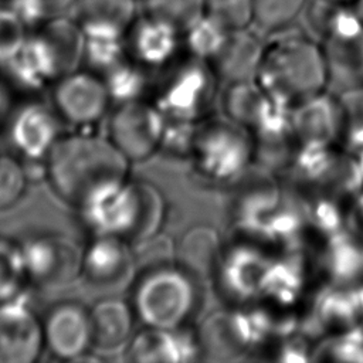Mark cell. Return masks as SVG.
Wrapping results in <instances>:
<instances>
[{"label": "cell", "instance_id": "obj_31", "mask_svg": "<svg viewBox=\"0 0 363 363\" xmlns=\"http://www.w3.org/2000/svg\"><path fill=\"white\" fill-rule=\"evenodd\" d=\"M308 0H252V23L265 31H279L289 27Z\"/></svg>", "mask_w": 363, "mask_h": 363}, {"label": "cell", "instance_id": "obj_11", "mask_svg": "<svg viewBox=\"0 0 363 363\" xmlns=\"http://www.w3.org/2000/svg\"><path fill=\"white\" fill-rule=\"evenodd\" d=\"M44 350L57 360H86L94 350L89 308L78 301H60L54 303L44 318Z\"/></svg>", "mask_w": 363, "mask_h": 363}, {"label": "cell", "instance_id": "obj_15", "mask_svg": "<svg viewBox=\"0 0 363 363\" xmlns=\"http://www.w3.org/2000/svg\"><path fill=\"white\" fill-rule=\"evenodd\" d=\"M122 352L128 362L179 363L196 360L203 349L200 339L187 326L179 329L143 326L133 333Z\"/></svg>", "mask_w": 363, "mask_h": 363}, {"label": "cell", "instance_id": "obj_29", "mask_svg": "<svg viewBox=\"0 0 363 363\" xmlns=\"http://www.w3.org/2000/svg\"><path fill=\"white\" fill-rule=\"evenodd\" d=\"M228 30L204 14L183 33V48L206 61H210L224 44Z\"/></svg>", "mask_w": 363, "mask_h": 363}, {"label": "cell", "instance_id": "obj_16", "mask_svg": "<svg viewBox=\"0 0 363 363\" xmlns=\"http://www.w3.org/2000/svg\"><path fill=\"white\" fill-rule=\"evenodd\" d=\"M289 122L299 146H333L342 140L339 101L326 91L291 108Z\"/></svg>", "mask_w": 363, "mask_h": 363}, {"label": "cell", "instance_id": "obj_14", "mask_svg": "<svg viewBox=\"0 0 363 363\" xmlns=\"http://www.w3.org/2000/svg\"><path fill=\"white\" fill-rule=\"evenodd\" d=\"M130 60L152 71H160L183 50V34L174 26L142 13L125 34Z\"/></svg>", "mask_w": 363, "mask_h": 363}, {"label": "cell", "instance_id": "obj_3", "mask_svg": "<svg viewBox=\"0 0 363 363\" xmlns=\"http://www.w3.org/2000/svg\"><path fill=\"white\" fill-rule=\"evenodd\" d=\"M77 213L92 235H116L138 248L157 238L166 221L167 204L153 183L129 177Z\"/></svg>", "mask_w": 363, "mask_h": 363}, {"label": "cell", "instance_id": "obj_35", "mask_svg": "<svg viewBox=\"0 0 363 363\" xmlns=\"http://www.w3.org/2000/svg\"><path fill=\"white\" fill-rule=\"evenodd\" d=\"M44 21L52 17H58V16H67L68 10L75 9L78 0H33Z\"/></svg>", "mask_w": 363, "mask_h": 363}, {"label": "cell", "instance_id": "obj_24", "mask_svg": "<svg viewBox=\"0 0 363 363\" xmlns=\"http://www.w3.org/2000/svg\"><path fill=\"white\" fill-rule=\"evenodd\" d=\"M147 72L149 69L128 57L112 71L104 75L102 78L109 91L112 104L118 105L145 99L147 92L152 89Z\"/></svg>", "mask_w": 363, "mask_h": 363}, {"label": "cell", "instance_id": "obj_22", "mask_svg": "<svg viewBox=\"0 0 363 363\" xmlns=\"http://www.w3.org/2000/svg\"><path fill=\"white\" fill-rule=\"evenodd\" d=\"M224 116L254 132L272 112L275 104L255 79L230 84L224 98Z\"/></svg>", "mask_w": 363, "mask_h": 363}, {"label": "cell", "instance_id": "obj_2", "mask_svg": "<svg viewBox=\"0 0 363 363\" xmlns=\"http://www.w3.org/2000/svg\"><path fill=\"white\" fill-rule=\"evenodd\" d=\"M255 81L278 106L295 105L329 88L320 43L301 33H288L264 43Z\"/></svg>", "mask_w": 363, "mask_h": 363}, {"label": "cell", "instance_id": "obj_1", "mask_svg": "<svg viewBox=\"0 0 363 363\" xmlns=\"http://www.w3.org/2000/svg\"><path fill=\"white\" fill-rule=\"evenodd\" d=\"M130 164L106 135L89 129L62 133L43 163L51 191L75 211L123 184Z\"/></svg>", "mask_w": 363, "mask_h": 363}, {"label": "cell", "instance_id": "obj_20", "mask_svg": "<svg viewBox=\"0 0 363 363\" xmlns=\"http://www.w3.org/2000/svg\"><path fill=\"white\" fill-rule=\"evenodd\" d=\"M139 0H78L75 20L85 35L125 37L136 20Z\"/></svg>", "mask_w": 363, "mask_h": 363}, {"label": "cell", "instance_id": "obj_36", "mask_svg": "<svg viewBox=\"0 0 363 363\" xmlns=\"http://www.w3.org/2000/svg\"><path fill=\"white\" fill-rule=\"evenodd\" d=\"M11 92L7 88V85L0 78V126H4L7 116L11 111V102H10Z\"/></svg>", "mask_w": 363, "mask_h": 363}, {"label": "cell", "instance_id": "obj_37", "mask_svg": "<svg viewBox=\"0 0 363 363\" xmlns=\"http://www.w3.org/2000/svg\"><path fill=\"white\" fill-rule=\"evenodd\" d=\"M350 7L353 9V11L357 14V17L363 21V0H354Z\"/></svg>", "mask_w": 363, "mask_h": 363}, {"label": "cell", "instance_id": "obj_30", "mask_svg": "<svg viewBox=\"0 0 363 363\" xmlns=\"http://www.w3.org/2000/svg\"><path fill=\"white\" fill-rule=\"evenodd\" d=\"M28 186L26 162L13 152H0V211L17 206Z\"/></svg>", "mask_w": 363, "mask_h": 363}, {"label": "cell", "instance_id": "obj_19", "mask_svg": "<svg viewBox=\"0 0 363 363\" xmlns=\"http://www.w3.org/2000/svg\"><path fill=\"white\" fill-rule=\"evenodd\" d=\"M264 43L248 28L230 31L218 52L208 61L218 81L228 84L255 79Z\"/></svg>", "mask_w": 363, "mask_h": 363}, {"label": "cell", "instance_id": "obj_10", "mask_svg": "<svg viewBox=\"0 0 363 363\" xmlns=\"http://www.w3.org/2000/svg\"><path fill=\"white\" fill-rule=\"evenodd\" d=\"M51 105L64 123L91 129L106 116L113 104L104 78L78 68L52 84Z\"/></svg>", "mask_w": 363, "mask_h": 363}, {"label": "cell", "instance_id": "obj_21", "mask_svg": "<svg viewBox=\"0 0 363 363\" xmlns=\"http://www.w3.org/2000/svg\"><path fill=\"white\" fill-rule=\"evenodd\" d=\"M323 267L333 285L356 286L363 282V242L346 230L330 235Z\"/></svg>", "mask_w": 363, "mask_h": 363}, {"label": "cell", "instance_id": "obj_8", "mask_svg": "<svg viewBox=\"0 0 363 363\" xmlns=\"http://www.w3.org/2000/svg\"><path fill=\"white\" fill-rule=\"evenodd\" d=\"M166 116L147 98L118 104L112 109L106 136L130 162H145L160 152Z\"/></svg>", "mask_w": 363, "mask_h": 363}, {"label": "cell", "instance_id": "obj_17", "mask_svg": "<svg viewBox=\"0 0 363 363\" xmlns=\"http://www.w3.org/2000/svg\"><path fill=\"white\" fill-rule=\"evenodd\" d=\"M94 352L112 353L123 350L136 332L138 318L130 301L105 295L89 306Z\"/></svg>", "mask_w": 363, "mask_h": 363}, {"label": "cell", "instance_id": "obj_25", "mask_svg": "<svg viewBox=\"0 0 363 363\" xmlns=\"http://www.w3.org/2000/svg\"><path fill=\"white\" fill-rule=\"evenodd\" d=\"M27 285L20 241L0 234V303L21 296Z\"/></svg>", "mask_w": 363, "mask_h": 363}, {"label": "cell", "instance_id": "obj_5", "mask_svg": "<svg viewBox=\"0 0 363 363\" xmlns=\"http://www.w3.org/2000/svg\"><path fill=\"white\" fill-rule=\"evenodd\" d=\"M189 160L206 180L234 182L254 160L252 133L227 116L204 118L197 122Z\"/></svg>", "mask_w": 363, "mask_h": 363}, {"label": "cell", "instance_id": "obj_27", "mask_svg": "<svg viewBox=\"0 0 363 363\" xmlns=\"http://www.w3.org/2000/svg\"><path fill=\"white\" fill-rule=\"evenodd\" d=\"M142 13L174 26L182 34L206 14V0H140Z\"/></svg>", "mask_w": 363, "mask_h": 363}, {"label": "cell", "instance_id": "obj_9", "mask_svg": "<svg viewBox=\"0 0 363 363\" xmlns=\"http://www.w3.org/2000/svg\"><path fill=\"white\" fill-rule=\"evenodd\" d=\"M62 121L51 104L28 98L11 111L4 123L11 152L26 163H44L62 136Z\"/></svg>", "mask_w": 363, "mask_h": 363}, {"label": "cell", "instance_id": "obj_34", "mask_svg": "<svg viewBox=\"0 0 363 363\" xmlns=\"http://www.w3.org/2000/svg\"><path fill=\"white\" fill-rule=\"evenodd\" d=\"M343 211L345 230L363 242V187L347 200Z\"/></svg>", "mask_w": 363, "mask_h": 363}, {"label": "cell", "instance_id": "obj_38", "mask_svg": "<svg viewBox=\"0 0 363 363\" xmlns=\"http://www.w3.org/2000/svg\"><path fill=\"white\" fill-rule=\"evenodd\" d=\"M354 159H356V163H357V169H359V173H360V177H362V182H363V149L359 150L356 155H353Z\"/></svg>", "mask_w": 363, "mask_h": 363}, {"label": "cell", "instance_id": "obj_18", "mask_svg": "<svg viewBox=\"0 0 363 363\" xmlns=\"http://www.w3.org/2000/svg\"><path fill=\"white\" fill-rule=\"evenodd\" d=\"M52 60L58 77L82 68L85 33L75 18L58 16L31 30Z\"/></svg>", "mask_w": 363, "mask_h": 363}, {"label": "cell", "instance_id": "obj_39", "mask_svg": "<svg viewBox=\"0 0 363 363\" xmlns=\"http://www.w3.org/2000/svg\"><path fill=\"white\" fill-rule=\"evenodd\" d=\"M325 1H330V3H335V4H346V6H350L354 0H325Z\"/></svg>", "mask_w": 363, "mask_h": 363}, {"label": "cell", "instance_id": "obj_7", "mask_svg": "<svg viewBox=\"0 0 363 363\" xmlns=\"http://www.w3.org/2000/svg\"><path fill=\"white\" fill-rule=\"evenodd\" d=\"M27 284L58 289L81 278L82 248L58 231H38L20 240Z\"/></svg>", "mask_w": 363, "mask_h": 363}, {"label": "cell", "instance_id": "obj_32", "mask_svg": "<svg viewBox=\"0 0 363 363\" xmlns=\"http://www.w3.org/2000/svg\"><path fill=\"white\" fill-rule=\"evenodd\" d=\"M206 14L228 31L248 28L254 18L252 0H206Z\"/></svg>", "mask_w": 363, "mask_h": 363}, {"label": "cell", "instance_id": "obj_12", "mask_svg": "<svg viewBox=\"0 0 363 363\" xmlns=\"http://www.w3.org/2000/svg\"><path fill=\"white\" fill-rule=\"evenodd\" d=\"M138 275L136 248L116 235L94 234L82 248L81 278L89 285L118 291Z\"/></svg>", "mask_w": 363, "mask_h": 363}, {"label": "cell", "instance_id": "obj_13", "mask_svg": "<svg viewBox=\"0 0 363 363\" xmlns=\"http://www.w3.org/2000/svg\"><path fill=\"white\" fill-rule=\"evenodd\" d=\"M44 352L41 318L20 296L0 303V363H33Z\"/></svg>", "mask_w": 363, "mask_h": 363}, {"label": "cell", "instance_id": "obj_28", "mask_svg": "<svg viewBox=\"0 0 363 363\" xmlns=\"http://www.w3.org/2000/svg\"><path fill=\"white\" fill-rule=\"evenodd\" d=\"M337 101L342 113V142L356 155L363 149V85L340 91Z\"/></svg>", "mask_w": 363, "mask_h": 363}, {"label": "cell", "instance_id": "obj_33", "mask_svg": "<svg viewBox=\"0 0 363 363\" xmlns=\"http://www.w3.org/2000/svg\"><path fill=\"white\" fill-rule=\"evenodd\" d=\"M196 126H197V122L166 118V126L162 138L160 152H164L174 157L189 159Z\"/></svg>", "mask_w": 363, "mask_h": 363}, {"label": "cell", "instance_id": "obj_26", "mask_svg": "<svg viewBox=\"0 0 363 363\" xmlns=\"http://www.w3.org/2000/svg\"><path fill=\"white\" fill-rule=\"evenodd\" d=\"M126 58L125 37L85 35L82 68L104 77Z\"/></svg>", "mask_w": 363, "mask_h": 363}, {"label": "cell", "instance_id": "obj_4", "mask_svg": "<svg viewBox=\"0 0 363 363\" xmlns=\"http://www.w3.org/2000/svg\"><path fill=\"white\" fill-rule=\"evenodd\" d=\"M130 303L142 326L179 329L199 308L196 275L176 261L157 262L136 275Z\"/></svg>", "mask_w": 363, "mask_h": 363}, {"label": "cell", "instance_id": "obj_6", "mask_svg": "<svg viewBox=\"0 0 363 363\" xmlns=\"http://www.w3.org/2000/svg\"><path fill=\"white\" fill-rule=\"evenodd\" d=\"M162 71L152 101L167 119L199 122L210 109L218 78L208 61L191 55L184 48Z\"/></svg>", "mask_w": 363, "mask_h": 363}, {"label": "cell", "instance_id": "obj_23", "mask_svg": "<svg viewBox=\"0 0 363 363\" xmlns=\"http://www.w3.org/2000/svg\"><path fill=\"white\" fill-rule=\"evenodd\" d=\"M220 237L208 225H194L183 234L177 247V259L182 267L199 274H210L221 255Z\"/></svg>", "mask_w": 363, "mask_h": 363}]
</instances>
